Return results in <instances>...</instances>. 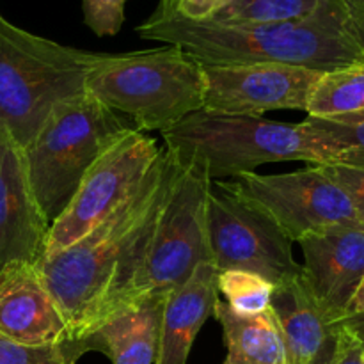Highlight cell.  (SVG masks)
<instances>
[{"instance_id": "1", "label": "cell", "mask_w": 364, "mask_h": 364, "mask_svg": "<svg viewBox=\"0 0 364 364\" xmlns=\"http://www.w3.org/2000/svg\"><path fill=\"white\" fill-rule=\"evenodd\" d=\"M180 169L181 164L164 146L141 185L91 233L39 259L36 267L73 340L89 336L117 308Z\"/></svg>"}, {"instance_id": "2", "label": "cell", "mask_w": 364, "mask_h": 364, "mask_svg": "<svg viewBox=\"0 0 364 364\" xmlns=\"http://www.w3.org/2000/svg\"><path fill=\"white\" fill-rule=\"evenodd\" d=\"M135 31L142 39L178 46L201 66L287 64L327 73L364 63L347 31L343 0H320L311 14L287 23L230 27L169 14L149 16Z\"/></svg>"}, {"instance_id": "3", "label": "cell", "mask_w": 364, "mask_h": 364, "mask_svg": "<svg viewBox=\"0 0 364 364\" xmlns=\"http://www.w3.org/2000/svg\"><path fill=\"white\" fill-rule=\"evenodd\" d=\"M162 139L178 162L196 164L212 181L255 173L272 162L329 166L341 155L333 139L308 119L291 124L205 109L164 130Z\"/></svg>"}, {"instance_id": "4", "label": "cell", "mask_w": 364, "mask_h": 364, "mask_svg": "<svg viewBox=\"0 0 364 364\" xmlns=\"http://www.w3.org/2000/svg\"><path fill=\"white\" fill-rule=\"evenodd\" d=\"M84 91L139 132L162 134L205 105L201 64L174 45L103 53L85 77Z\"/></svg>"}, {"instance_id": "5", "label": "cell", "mask_w": 364, "mask_h": 364, "mask_svg": "<svg viewBox=\"0 0 364 364\" xmlns=\"http://www.w3.org/2000/svg\"><path fill=\"white\" fill-rule=\"evenodd\" d=\"M102 55L31 34L0 14V127L23 149L57 103L84 92Z\"/></svg>"}, {"instance_id": "6", "label": "cell", "mask_w": 364, "mask_h": 364, "mask_svg": "<svg viewBox=\"0 0 364 364\" xmlns=\"http://www.w3.org/2000/svg\"><path fill=\"white\" fill-rule=\"evenodd\" d=\"M130 130L137 128L128 117L85 91L53 107L23 148L28 183L48 224L63 213L98 156Z\"/></svg>"}, {"instance_id": "7", "label": "cell", "mask_w": 364, "mask_h": 364, "mask_svg": "<svg viewBox=\"0 0 364 364\" xmlns=\"http://www.w3.org/2000/svg\"><path fill=\"white\" fill-rule=\"evenodd\" d=\"M210 188L212 180L201 167L181 164L180 174L146 244L134 279L114 311L148 295L167 297L194 274L198 265L213 263L206 226Z\"/></svg>"}, {"instance_id": "8", "label": "cell", "mask_w": 364, "mask_h": 364, "mask_svg": "<svg viewBox=\"0 0 364 364\" xmlns=\"http://www.w3.org/2000/svg\"><path fill=\"white\" fill-rule=\"evenodd\" d=\"M217 183L265 210L291 242L336 226L364 228V219L350 198L320 166L284 174L255 171Z\"/></svg>"}, {"instance_id": "9", "label": "cell", "mask_w": 364, "mask_h": 364, "mask_svg": "<svg viewBox=\"0 0 364 364\" xmlns=\"http://www.w3.org/2000/svg\"><path fill=\"white\" fill-rule=\"evenodd\" d=\"M206 226L213 265L224 270H247L274 287L302 274L291 244L276 220L256 206L212 181L206 199Z\"/></svg>"}, {"instance_id": "10", "label": "cell", "mask_w": 364, "mask_h": 364, "mask_svg": "<svg viewBox=\"0 0 364 364\" xmlns=\"http://www.w3.org/2000/svg\"><path fill=\"white\" fill-rule=\"evenodd\" d=\"M162 148L144 132L130 130L89 167L59 217L50 224L45 255L63 251L91 233L141 185Z\"/></svg>"}, {"instance_id": "11", "label": "cell", "mask_w": 364, "mask_h": 364, "mask_svg": "<svg viewBox=\"0 0 364 364\" xmlns=\"http://www.w3.org/2000/svg\"><path fill=\"white\" fill-rule=\"evenodd\" d=\"M203 109L230 116L263 117L270 110H308L318 71L287 64L201 66Z\"/></svg>"}, {"instance_id": "12", "label": "cell", "mask_w": 364, "mask_h": 364, "mask_svg": "<svg viewBox=\"0 0 364 364\" xmlns=\"http://www.w3.org/2000/svg\"><path fill=\"white\" fill-rule=\"evenodd\" d=\"M304 255L302 277L333 320L347 316L364 277V228L336 226L297 242Z\"/></svg>"}, {"instance_id": "13", "label": "cell", "mask_w": 364, "mask_h": 364, "mask_svg": "<svg viewBox=\"0 0 364 364\" xmlns=\"http://www.w3.org/2000/svg\"><path fill=\"white\" fill-rule=\"evenodd\" d=\"M48 230L28 183L23 149L0 127V270L14 262L38 265Z\"/></svg>"}, {"instance_id": "14", "label": "cell", "mask_w": 364, "mask_h": 364, "mask_svg": "<svg viewBox=\"0 0 364 364\" xmlns=\"http://www.w3.org/2000/svg\"><path fill=\"white\" fill-rule=\"evenodd\" d=\"M0 336L27 347L73 341L63 311L32 263L14 262L0 270Z\"/></svg>"}, {"instance_id": "15", "label": "cell", "mask_w": 364, "mask_h": 364, "mask_svg": "<svg viewBox=\"0 0 364 364\" xmlns=\"http://www.w3.org/2000/svg\"><path fill=\"white\" fill-rule=\"evenodd\" d=\"M270 308L281 327L284 364L334 363L345 329L320 308L302 274L274 288Z\"/></svg>"}, {"instance_id": "16", "label": "cell", "mask_w": 364, "mask_h": 364, "mask_svg": "<svg viewBox=\"0 0 364 364\" xmlns=\"http://www.w3.org/2000/svg\"><path fill=\"white\" fill-rule=\"evenodd\" d=\"M219 270L212 262L198 265L191 277L166 299L155 364H187L196 336L219 302Z\"/></svg>"}, {"instance_id": "17", "label": "cell", "mask_w": 364, "mask_h": 364, "mask_svg": "<svg viewBox=\"0 0 364 364\" xmlns=\"http://www.w3.org/2000/svg\"><path fill=\"white\" fill-rule=\"evenodd\" d=\"M166 295H148L107 316L82 338L87 352H102L112 364H155Z\"/></svg>"}, {"instance_id": "18", "label": "cell", "mask_w": 364, "mask_h": 364, "mask_svg": "<svg viewBox=\"0 0 364 364\" xmlns=\"http://www.w3.org/2000/svg\"><path fill=\"white\" fill-rule=\"evenodd\" d=\"M213 316L223 327L228 347L224 364H284L283 336L272 308L242 316L219 301Z\"/></svg>"}, {"instance_id": "19", "label": "cell", "mask_w": 364, "mask_h": 364, "mask_svg": "<svg viewBox=\"0 0 364 364\" xmlns=\"http://www.w3.org/2000/svg\"><path fill=\"white\" fill-rule=\"evenodd\" d=\"M364 110V63L327 71L316 82L308 103V117L334 119Z\"/></svg>"}, {"instance_id": "20", "label": "cell", "mask_w": 364, "mask_h": 364, "mask_svg": "<svg viewBox=\"0 0 364 364\" xmlns=\"http://www.w3.org/2000/svg\"><path fill=\"white\" fill-rule=\"evenodd\" d=\"M318 4L320 0H237L210 21L230 27L287 23L306 18Z\"/></svg>"}, {"instance_id": "21", "label": "cell", "mask_w": 364, "mask_h": 364, "mask_svg": "<svg viewBox=\"0 0 364 364\" xmlns=\"http://www.w3.org/2000/svg\"><path fill=\"white\" fill-rule=\"evenodd\" d=\"M274 284L247 270H224L217 277V290L237 315L255 316L267 311L272 301Z\"/></svg>"}, {"instance_id": "22", "label": "cell", "mask_w": 364, "mask_h": 364, "mask_svg": "<svg viewBox=\"0 0 364 364\" xmlns=\"http://www.w3.org/2000/svg\"><path fill=\"white\" fill-rule=\"evenodd\" d=\"M309 123L333 139L341 155L338 164L341 166L364 167V110L350 116L334 119H316L308 117Z\"/></svg>"}, {"instance_id": "23", "label": "cell", "mask_w": 364, "mask_h": 364, "mask_svg": "<svg viewBox=\"0 0 364 364\" xmlns=\"http://www.w3.org/2000/svg\"><path fill=\"white\" fill-rule=\"evenodd\" d=\"M84 354L80 340L48 347H27L0 336V364H77Z\"/></svg>"}, {"instance_id": "24", "label": "cell", "mask_w": 364, "mask_h": 364, "mask_svg": "<svg viewBox=\"0 0 364 364\" xmlns=\"http://www.w3.org/2000/svg\"><path fill=\"white\" fill-rule=\"evenodd\" d=\"M127 2L128 0H82L84 23L98 38L116 36L127 20Z\"/></svg>"}, {"instance_id": "25", "label": "cell", "mask_w": 364, "mask_h": 364, "mask_svg": "<svg viewBox=\"0 0 364 364\" xmlns=\"http://www.w3.org/2000/svg\"><path fill=\"white\" fill-rule=\"evenodd\" d=\"M320 167L334 183L343 188L345 194L350 198L352 205L364 219V167L341 166V164H329V166Z\"/></svg>"}, {"instance_id": "26", "label": "cell", "mask_w": 364, "mask_h": 364, "mask_svg": "<svg viewBox=\"0 0 364 364\" xmlns=\"http://www.w3.org/2000/svg\"><path fill=\"white\" fill-rule=\"evenodd\" d=\"M233 2L237 0H171V9L166 16L176 14L183 20L203 23V21L213 20Z\"/></svg>"}, {"instance_id": "27", "label": "cell", "mask_w": 364, "mask_h": 364, "mask_svg": "<svg viewBox=\"0 0 364 364\" xmlns=\"http://www.w3.org/2000/svg\"><path fill=\"white\" fill-rule=\"evenodd\" d=\"M343 6L348 34L364 55V4L359 0H343Z\"/></svg>"}, {"instance_id": "28", "label": "cell", "mask_w": 364, "mask_h": 364, "mask_svg": "<svg viewBox=\"0 0 364 364\" xmlns=\"http://www.w3.org/2000/svg\"><path fill=\"white\" fill-rule=\"evenodd\" d=\"M361 350H363L361 341H359L354 334H350L347 329H345L340 354H338V358L334 359L333 364H364L361 361Z\"/></svg>"}, {"instance_id": "29", "label": "cell", "mask_w": 364, "mask_h": 364, "mask_svg": "<svg viewBox=\"0 0 364 364\" xmlns=\"http://www.w3.org/2000/svg\"><path fill=\"white\" fill-rule=\"evenodd\" d=\"M340 322L348 333L354 334V336L364 345V313H359V315H348L345 316L343 320H340Z\"/></svg>"}, {"instance_id": "30", "label": "cell", "mask_w": 364, "mask_h": 364, "mask_svg": "<svg viewBox=\"0 0 364 364\" xmlns=\"http://www.w3.org/2000/svg\"><path fill=\"white\" fill-rule=\"evenodd\" d=\"M359 313H364V277H363V283H361V287H359L358 294H355V297L352 299L347 316L348 315H359Z\"/></svg>"}, {"instance_id": "31", "label": "cell", "mask_w": 364, "mask_h": 364, "mask_svg": "<svg viewBox=\"0 0 364 364\" xmlns=\"http://www.w3.org/2000/svg\"><path fill=\"white\" fill-rule=\"evenodd\" d=\"M169 9H171V0H160L159 7H156V11L151 14V16H166V14L169 13Z\"/></svg>"}, {"instance_id": "32", "label": "cell", "mask_w": 364, "mask_h": 364, "mask_svg": "<svg viewBox=\"0 0 364 364\" xmlns=\"http://www.w3.org/2000/svg\"><path fill=\"white\" fill-rule=\"evenodd\" d=\"M361 361L364 363V345H363V350H361Z\"/></svg>"}, {"instance_id": "33", "label": "cell", "mask_w": 364, "mask_h": 364, "mask_svg": "<svg viewBox=\"0 0 364 364\" xmlns=\"http://www.w3.org/2000/svg\"><path fill=\"white\" fill-rule=\"evenodd\" d=\"M359 2H363V4H364V0H359Z\"/></svg>"}]
</instances>
